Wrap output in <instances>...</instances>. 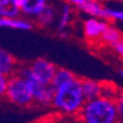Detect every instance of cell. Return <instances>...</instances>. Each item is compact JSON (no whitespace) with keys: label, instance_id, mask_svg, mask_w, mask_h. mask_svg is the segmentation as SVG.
I'll list each match as a JSON object with an SVG mask.
<instances>
[{"label":"cell","instance_id":"obj_1","mask_svg":"<svg viewBox=\"0 0 123 123\" xmlns=\"http://www.w3.org/2000/svg\"><path fill=\"white\" fill-rule=\"evenodd\" d=\"M86 100L80 87V79L75 78L54 89L51 105L56 111L67 115H78Z\"/></svg>","mask_w":123,"mask_h":123},{"label":"cell","instance_id":"obj_9","mask_svg":"<svg viewBox=\"0 0 123 123\" xmlns=\"http://www.w3.org/2000/svg\"><path fill=\"white\" fill-rule=\"evenodd\" d=\"M58 14V3H54V0L45 7L43 11L34 20L35 25L41 29H51L55 26Z\"/></svg>","mask_w":123,"mask_h":123},{"label":"cell","instance_id":"obj_26","mask_svg":"<svg viewBox=\"0 0 123 123\" xmlns=\"http://www.w3.org/2000/svg\"><path fill=\"white\" fill-rule=\"evenodd\" d=\"M122 34H123V30H122Z\"/></svg>","mask_w":123,"mask_h":123},{"label":"cell","instance_id":"obj_17","mask_svg":"<svg viewBox=\"0 0 123 123\" xmlns=\"http://www.w3.org/2000/svg\"><path fill=\"white\" fill-rule=\"evenodd\" d=\"M105 20L109 21H118L123 23V8L117 7H105Z\"/></svg>","mask_w":123,"mask_h":123},{"label":"cell","instance_id":"obj_14","mask_svg":"<svg viewBox=\"0 0 123 123\" xmlns=\"http://www.w3.org/2000/svg\"><path fill=\"white\" fill-rule=\"evenodd\" d=\"M122 37L123 34L120 29H118L115 25H112V24H108L107 28L103 30L101 36H100V41L105 44L112 46L113 44L121 41Z\"/></svg>","mask_w":123,"mask_h":123},{"label":"cell","instance_id":"obj_25","mask_svg":"<svg viewBox=\"0 0 123 123\" xmlns=\"http://www.w3.org/2000/svg\"><path fill=\"white\" fill-rule=\"evenodd\" d=\"M99 1H103V0H99Z\"/></svg>","mask_w":123,"mask_h":123},{"label":"cell","instance_id":"obj_18","mask_svg":"<svg viewBox=\"0 0 123 123\" xmlns=\"http://www.w3.org/2000/svg\"><path fill=\"white\" fill-rule=\"evenodd\" d=\"M114 102L117 110H118L119 117H120V119H123V90L117 93V96L114 98Z\"/></svg>","mask_w":123,"mask_h":123},{"label":"cell","instance_id":"obj_16","mask_svg":"<svg viewBox=\"0 0 123 123\" xmlns=\"http://www.w3.org/2000/svg\"><path fill=\"white\" fill-rule=\"evenodd\" d=\"M77 78L75 76V74L73 72H70L69 69H66V68H61V67H57L56 72H55V75H54L53 79H52V86L54 87V89L62 85L66 84V82L70 81V80L75 79Z\"/></svg>","mask_w":123,"mask_h":123},{"label":"cell","instance_id":"obj_11","mask_svg":"<svg viewBox=\"0 0 123 123\" xmlns=\"http://www.w3.org/2000/svg\"><path fill=\"white\" fill-rule=\"evenodd\" d=\"M19 67V63L10 52L0 49V73L9 77L15 74Z\"/></svg>","mask_w":123,"mask_h":123},{"label":"cell","instance_id":"obj_2","mask_svg":"<svg viewBox=\"0 0 123 123\" xmlns=\"http://www.w3.org/2000/svg\"><path fill=\"white\" fill-rule=\"evenodd\" d=\"M78 115L81 123H119L120 121L114 99L102 95L86 101Z\"/></svg>","mask_w":123,"mask_h":123},{"label":"cell","instance_id":"obj_21","mask_svg":"<svg viewBox=\"0 0 123 123\" xmlns=\"http://www.w3.org/2000/svg\"><path fill=\"white\" fill-rule=\"evenodd\" d=\"M63 1H65V2L69 3L70 6H73V7L77 8V9H79V8L81 7L82 5H84V2L86 1V0H63Z\"/></svg>","mask_w":123,"mask_h":123},{"label":"cell","instance_id":"obj_23","mask_svg":"<svg viewBox=\"0 0 123 123\" xmlns=\"http://www.w3.org/2000/svg\"><path fill=\"white\" fill-rule=\"evenodd\" d=\"M117 1H118V2H120V3H121V5H122V6H123V0H117Z\"/></svg>","mask_w":123,"mask_h":123},{"label":"cell","instance_id":"obj_10","mask_svg":"<svg viewBox=\"0 0 123 123\" xmlns=\"http://www.w3.org/2000/svg\"><path fill=\"white\" fill-rule=\"evenodd\" d=\"M35 23L33 20L28 19L23 15L15 18L0 17V29H10L15 31H31L33 30Z\"/></svg>","mask_w":123,"mask_h":123},{"label":"cell","instance_id":"obj_4","mask_svg":"<svg viewBox=\"0 0 123 123\" xmlns=\"http://www.w3.org/2000/svg\"><path fill=\"white\" fill-rule=\"evenodd\" d=\"M15 73L26 79L29 86H30L32 96H33L34 105H41V107L51 105L54 96V87L52 86V84H44V82L38 81L32 76H30L28 74L25 64H19V67Z\"/></svg>","mask_w":123,"mask_h":123},{"label":"cell","instance_id":"obj_22","mask_svg":"<svg viewBox=\"0 0 123 123\" xmlns=\"http://www.w3.org/2000/svg\"><path fill=\"white\" fill-rule=\"evenodd\" d=\"M119 74H120V76L123 78V68H120V69H119Z\"/></svg>","mask_w":123,"mask_h":123},{"label":"cell","instance_id":"obj_15","mask_svg":"<svg viewBox=\"0 0 123 123\" xmlns=\"http://www.w3.org/2000/svg\"><path fill=\"white\" fill-rule=\"evenodd\" d=\"M21 15V10L17 0H0V17L15 18Z\"/></svg>","mask_w":123,"mask_h":123},{"label":"cell","instance_id":"obj_5","mask_svg":"<svg viewBox=\"0 0 123 123\" xmlns=\"http://www.w3.org/2000/svg\"><path fill=\"white\" fill-rule=\"evenodd\" d=\"M57 66L47 58H36L26 65V70L30 76L44 84H51Z\"/></svg>","mask_w":123,"mask_h":123},{"label":"cell","instance_id":"obj_7","mask_svg":"<svg viewBox=\"0 0 123 123\" xmlns=\"http://www.w3.org/2000/svg\"><path fill=\"white\" fill-rule=\"evenodd\" d=\"M74 18V7L62 0L58 3V14L55 29L61 36H66V30L70 25Z\"/></svg>","mask_w":123,"mask_h":123},{"label":"cell","instance_id":"obj_24","mask_svg":"<svg viewBox=\"0 0 123 123\" xmlns=\"http://www.w3.org/2000/svg\"><path fill=\"white\" fill-rule=\"evenodd\" d=\"M119 123H123V119H120V121H119Z\"/></svg>","mask_w":123,"mask_h":123},{"label":"cell","instance_id":"obj_13","mask_svg":"<svg viewBox=\"0 0 123 123\" xmlns=\"http://www.w3.org/2000/svg\"><path fill=\"white\" fill-rule=\"evenodd\" d=\"M105 7L102 5V1H99V0H86L84 5L79 8V10H81L82 12L88 14L89 17L105 19Z\"/></svg>","mask_w":123,"mask_h":123},{"label":"cell","instance_id":"obj_8","mask_svg":"<svg viewBox=\"0 0 123 123\" xmlns=\"http://www.w3.org/2000/svg\"><path fill=\"white\" fill-rule=\"evenodd\" d=\"M52 0H17L21 10V15L31 20H35Z\"/></svg>","mask_w":123,"mask_h":123},{"label":"cell","instance_id":"obj_3","mask_svg":"<svg viewBox=\"0 0 123 123\" xmlns=\"http://www.w3.org/2000/svg\"><path fill=\"white\" fill-rule=\"evenodd\" d=\"M5 99L20 108H29L34 105L33 96L28 81L17 73L8 77Z\"/></svg>","mask_w":123,"mask_h":123},{"label":"cell","instance_id":"obj_27","mask_svg":"<svg viewBox=\"0 0 123 123\" xmlns=\"http://www.w3.org/2000/svg\"><path fill=\"white\" fill-rule=\"evenodd\" d=\"M80 123H81V122H80Z\"/></svg>","mask_w":123,"mask_h":123},{"label":"cell","instance_id":"obj_12","mask_svg":"<svg viewBox=\"0 0 123 123\" xmlns=\"http://www.w3.org/2000/svg\"><path fill=\"white\" fill-rule=\"evenodd\" d=\"M80 87H81L82 95H84L86 101L98 98L99 96H101V92H102V84L101 82L88 79V78L80 79Z\"/></svg>","mask_w":123,"mask_h":123},{"label":"cell","instance_id":"obj_19","mask_svg":"<svg viewBox=\"0 0 123 123\" xmlns=\"http://www.w3.org/2000/svg\"><path fill=\"white\" fill-rule=\"evenodd\" d=\"M7 81H8V77L0 73V100L5 98V92H6V87H7Z\"/></svg>","mask_w":123,"mask_h":123},{"label":"cell","instance_id":"obj_6","mask_svg":"<svg viewBox=\"0 0 123 123\" xmlns=\"http://www.w3.org/2000/svg\"><path fill=\"white\" fill-rule=\"evenodd\" d=\"M108 24L109 22L108 20L105 21V19L95 18V17L86 19L82 23V32H84L85 38L89 42L100 41V36Z\"/></svg>","mask_w":123,"mask_h":123},{"label":"cell","instance_id":"obj_20","mask_svg":"<svg viewBox=\"0 0 123 123\" xmlns=\"http://www.w3.org/2000/svg\"><path fill=\"white\" fill-rule=\"evenodd\" d=\"M113 49H114L117 53L120 55V56L123 57V40H121V41H119L118 43H115L112 45Z\"/></svg>","mask_w":123,"mask_h":123}]
</instances>
